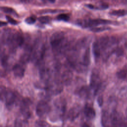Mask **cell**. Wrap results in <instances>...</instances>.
<instances>
[{
  "instance_id": "484cf974",
  "label": "cell",
  "mask_w": 127,
  "mask_h": 127,
  "mask_svg": "<svg viewBox=\"0 0 127 127\" xmlns=\"http://www.w3.org/2000/svg\"><path fill=\"white\" fill-rule=\"evenodd\" d=\"M81 127H90V126H89L88 125V124H87V123H83V124L82 125Z\"/></svg>"
},
{
  "instance_id": "6da1fadb",
  "label": "cell",
  "mask_w": 127,
  "mask_h": 127,
  "mask_svg": "<svg viewBox=\"0 0 127 127\" xmlns=\"http://www.w3.org/2000/svg\"><path fill=\"white\" fill-rule=\"evenodd\" d=\"M50 43L54 51L58 53L65 52L68 44L65 39L64 33L59 31L54 33L50 38Z\"/></svg>"
},
{
  "instance_id": "2e32d148",
  "label": "cell",
  "mask_w": 127,
  "mask_h": 127,
  "mask_svg": "<svg viewBox=\"0 0 127 127\" xmlns=\"http://www.w3.org/2000/svg\"><path fill=\"white\" fill-rule=\"evenodd\" d=\"M110 14L111 15L118 16H122L126 15L127 14V11L124 9H120L113 10L110 12Z\"/></svg>"
},
{
  "instance_id": "5b68a950",
  "label": "cell",
  "mask_w": 127,
  "mask_h": 127,
  "mask_svg": "<svg viewBox=\"0 0 127 127\" xmlns=\"http://www.w3.org/2000/svg\"><path fill=\"white\" fill-rule=\"evenodd\" d=\"M46 88L48 91L52 94H59L63 90V87L61 83L57 81L51 82V83H47Z\"/></svg>"
},
{
  "instance_id": "4316f807",
  "label": "cell",
  "mask_w": 127,
  "mask_h": 127,
  "mask_svg": "<svg viewBox=\"0 0 127 127\" xmlns=\"http://www.w3.org/2000/svg\"><path fill=\"white\" fill-rule=\"evenodd\" d=\"M5 25V24H6V23H4V22H2V21H1V22H0V26H3V25Z\"/></svg>"
},
{
  "instance_id": "4fadbf2b",
  "label": "cell",
  "mask_w": 127,
  "mask_h": 127,
  "mask_svg": "<svg viewBox=\"0 0 127 127\" xmlns=\"http://www.w3.org/2000/svg\"><path fill=\"white\" fill-rule=\"evenodd\" d=\"M72 77V73L69 70H67L64 71L62 75V79L63 82L67 85L70 83Z\"/></svg>"
},
{
  "instance_id": "ac0fdd59",
  "label": "cell",
  "mask_w": 127,
  "mask_h": 127,
  "mask_svg": "<svg viewBox=\"0 0 127 127\" xmlns=\"http://www.w3.org/2000/svg\"><path fill=\"white\" fill-rule=\"evenodd\" d=\"M127 74V70L126 69H121L117 73V76L119 78L124 79L125 78Z\"/></svg>"
},
{
  "instance_id": "e0dca14e",
  "label": "cell",
  "mask_w": 127,
  "mask_h": 127,
  "mask_svg": "<svg viewBox=\"0 0 127 127\" xmlns=\"http://www.w3.org/2000/svg\"><path fill=\"white\" fill-rule=\"evenodd\" d=\"M1 10L7 14H13L14 15H16V13L15 12V11L14 10V9H13L12 8L9 7H7V6H1L0 7Z\"/></svg>"
},
{
  "instance_id": "ba28073f",
  "label": "cell",
  "mask_w": 127,
  "mask_h": 127,
  "mask_svg": "<svg viewBox=\"0 0 127 127\" xmlns=\"http://www.w3.org/2000/svg\"><path fill=\"white\" fill-rule=\"evenodd\" d=\"M23 63H20L15 64L12 68V70L15 76L19 78L22 77L24 75L25 68Z\"/></svg>"
},
{
  "instance_id": "603a6c76",
  "label": "cell",
  "mask_w": 127,
  "mask_h": 127,
  "mask_svg": "<svg viewBox=\"0 0 127 127\" xmlns=\"http://www.w3.org/2000/svg\"><path fill=\"white\" fill-rule=\"evenodd\" d=\"M47 123L43 121H39L36 122V127H46Z\"/></svg>"
},
{
  "instance_id": "7c38bea8",
  "label": "cell",
  "mask_w": 127,
  "mask_h": 127,
  "mask_svg": "<svg viewBox=\"0 0 127 127\" xmlns=\"http://www.w3.org/2000/svg\"><path fill=\"white\" fill-rule=\"evenodd\" d=\"M80 113V107L78 106H74L71 108L68 113V118L73 121L76 119L79 115Z\"/></svg>"
},
{
  "instance_id": "30bf717a",
  "label": "cell",
  "mask_w": 127,
  "mask_h": 127,
  "mask_svg": "<svg viewBox=\"0 0 127 127\" xmlns=\"http://www.w3.org/2000/svg\"><path fill=\"white\" fill-rule=\"evenodd\" d=\"M84 114L85 117L90 120L93 119L96 115L95 111L93 108L89 105H86L84 108Z\"/></svg>"
},
{
  "instance_id": "ffe728a7",
  "label": "cell",
  "mask_w": 127,
  "mask_h": 127,
  "mask_svg": "<svg viewBox=\"0 0 127 127\" xmlns=\"http://www.w3.org/2000/svg\"><path fill=\"white\" fill-rule=\"evenodd\" d=\"M57 18L59 20L67 21L69 19V16L66 14H60L57 16Z\"/></svg>"
},
{
  "instance_id": "44dd1931",
  "label": "cell",
  "mask_w": 127,
  "mask_h": 127,
  "mask_svg": "<svg viewBox=\"0 0 127 127\" xmlns=\"http://www.w3.org/2000/svg\"><path fill=\"white\" fill-rule=\"evenodd\" d=\"M6 18L7 21L9 23H10V24H11L16 25V24H17L18 23V22H17V21L16 20H15V19H14L11 17L8 16V15H6Z\"/></svg>"
},
{
  "instance_id": "7402d4cb",
  "label": "cell",
  "mask_w": 127,
  "mask_h": 127,
  "mask_svg": "<svg viewBox=\"0 0 127 127\" xmlns=\"http://www.w3.org/2000/svg\"><path fill=\"white\" fill-rule=\"evenodd\" d=\"M36 21V19L33 16H30V17H28L27 18H26L25 19V22L29 24H33Z\"/></svg>"
},
{
  "instance_id": "cb8c5ba5",
  "label": "cell",
  "mask_w": 127,
  "mask_h": 127,
  "mask_svg": "<svg viewBox=\"0 0 127 127\" xmlns=\"http://www.w3.org/2000/svg\"><path fill=\"white\" fill-rule=\"evenodd\" d=\"M108 28L106 27H98V28H93L91 29L92 31L94 32H100L108 29Z\"/></svg>"
},
{
  "instance_id": "d4e9b609",
  "label": "cell",
  "mask_w": 127,
  "mask_h": 127,
  "mask_svg": "<svg viewBox=\"0 0 127 127\" xmlns=\"http://www.w3.org/2000/svg\"><path fill=\"white\" fill-rule=\"evenodd\" d=\"M97 102H98L99 105L101 106L102 105V103H103V98L102 96L98 97V99H97Z\"/></svg>"
},
{
  "instance_id": "9a60e30c",
  "label": "cell",
  "mask_w": 127,
  "mask_h": 127,
  "mask_svg": "<svg viewBox=\"0 0 127 127\" xmlns=\"http://www.w3.org/2000/svg\"><path fill=\"white\" fill-rule=\"evenodd\" d=\"M92 52L94 57L96 59L99 58L101 54V49L99 46V44L98 41H95L93 44L92 46Z\"/></svg>"
},
{
  "instance_id": "f1b7e54d",
  "label": "cell",
  "mask_w": 127,
  "mask_h": 127,
  "mask_svg": "<svg viewBox=\"0 0 127 127\" xmlns=\"http://www.w3.org/2000/svg\"><path fill=\"white\" fill-rule=\"evenodd\" d=\"M23 1H26V2H27V1H30L31 0H22Z\"/></svg>"
},
{
  "instance_id": "8fae6325",
  "label": "cell",
  "mask_w": 127,
  "mask_h": 127,
  "mask_svg": "<svg viewBox=\"0 0 127 127\" xmlns=\"http://www.w3.org/2000/svg\"><path fill=\"white\" fill-rule=\"evenodd\" d=\"M90 50L89 48H87L85 51L84 52L82 58H81V65L83 66H87L90 63Z\"/></svg>"
},
{
  "instance_id": "5bb4252c",
  "label": "cell",
  "mask_w": 127,
  "mask_h": 127,
  "mask_svg": "<svg viewBox=\"0 0 127 127\" xmlns=\"http://www.w3.org/2000/svg\"><path fill=\"white\" fill-rule=\"evenodd\" d=\"M77 94L82 98H88L90 95V89L87 86H82L78 90Z\"/></svg>"
},
{
  "instance_id": "52a82bcc",
  "label": "cell",
  "mask_w": 127,
  "mask_h": 127,
  "mask_svg": "<svg viewBox=\"0 0 127 127\" xmlns=\"http://www.w3.org/2000/svg\"><path fill=\"white\" fill-rule=\"evenodd\" d=\"M3 99L5 101L6 107L7 108H10L14 104L16 99V96L13 92L10 90H6Z\"/></svg>"
},
{
  "instance_id": "83f0119b",
  "label": "cell",
  "mask_w": 127,
  "mask_h": 127,
  "mask_svg": "<svg viewBox=\"0 0 127 127\" xmlns=\"http://www.w3.org/2000/svg\"><path fill=\"white\" fill-rule=\"evenodd\" d=\"M49 1H50V2H52V3H54L56 1V0H48Z\"/></svg>"
},
{
  "instance_id": "3957f363",
  "label": "cell",
  "mask_w": 127,
  "mask_h": 127,
  "mask_svg": "<svg viewBox=\"0 0 127 127\" xmlns=\"http://www.w3.org/2000/svg\"><path fill=\"white\" fill-rule=\"evenodd\" d=\"M51 111V107L46 101L41 100L38 102L36 108V113L40 117L48 114Z\"/></svg>"
},
{
  "instance_id": "277c9868",
  "label": "cell",
  "mask_w": 127,
  "mask_h": 127,
  "mask_svg": "<svg viewBox=\"0 0 127 127\" xmlns=\"http://www.w3.org/2000/svg\"><path fill=\"white\" fill-rule=\"evenodd\" d=\"M31 104V101L28 98L24 99L21 103L20 110L21 113L26 119H29L31 116L29 107Z\"/></svg>"
},
{
  "instance_id": "7a4b0ae2",
  "label": "cell",
  "mask_w": 127,
  "mask_h": 127,
  "mask_svg": "<svg viewBox=\"0 0 127 127\" xmlns=\"http://www.w3.org/2000/svg\"><path fill=\"white\" fill-rule=\"evenodd\" d=\"M80 25L85 27L95 26L101 24H107L111 23V21L102 19H89L83 20L78 22Z\"/></svg>"
},
{
  "instance_id": "9c48e42d",
  "label": "cell",
  "mask_w": 127,
  "mask_h": 127,
  "mask_svg": "<svg viewBox=\"0 0 127 127\" xmlns=\"http://www.w3.org/2000/svg\"><path fill=\"white\" fill-rule=\"evenodd\" d=\"M54 104L56 109L60 112V115L61 116L64 115L66 106L65 101L63 99H59L55 101Z\"/></svg>"
},
{
  "instance_id": "d6986e66",
  "label": "cell",
  "mask_w": 127,
  "mask_h": 127,
  "mask_svg": "<svg viewBox=\"0 0 127 127\" xmlns=\"http://www.w3.org/2000/svg\"><path fill=\"white\" fill-rule=\"evenodd\" d=\"M38 19L41 23H43V24L49 23L51 20L50 17L49 16H41Z\"/></svg>"
},
{
  "instance_id": "8992f818",
  "label": "cell",
  "mask_w": 127,
  "mask_h": 127,
  "mask_svg": "<svg viewBox=\"0 0 127 127\" xmlns=\"http://www.w3.org/2000/svg\"><path fill=\"white\" fill-rule=\"evenodd\" d=\"M101 81L98 75L96 73H92L90 78V87L96 94L100 88Z\"/></svg>"
}]
</instances>
